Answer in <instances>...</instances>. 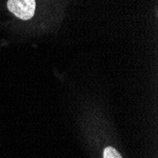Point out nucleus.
Masks as SVG:
<instances>
[{
    "mask_svg": "<svg viewBox=\"0 0 158 158\" xmlns=\"http://www.w3.org/2000/svg\"><path fill=\"white\" fill-rule=\"evenodd\" d=\"M35 0H9L8 8L20 19H31L35 12Z\"/></svg>",
    "mask_w": 158,
    "mask_h": 158,
    "instance_id": "obj_1",
    "label": "nucleus"
},
{
    "mask_svg": "<svg viewBox=\"0 0 158 158\" xmlns=\"http://www.w3.org/2000/svg\"><path fill=\"white\" fill-rule=\"evenodd\" d=\"M103 158H122L119 152L112 147H107L103 152Z\"/></svg>",
    "mask_w": 158,
    "mask_h": 158,
    "instance_id": "obj_2",
    "label": "nucleus"
}]
</instances>
